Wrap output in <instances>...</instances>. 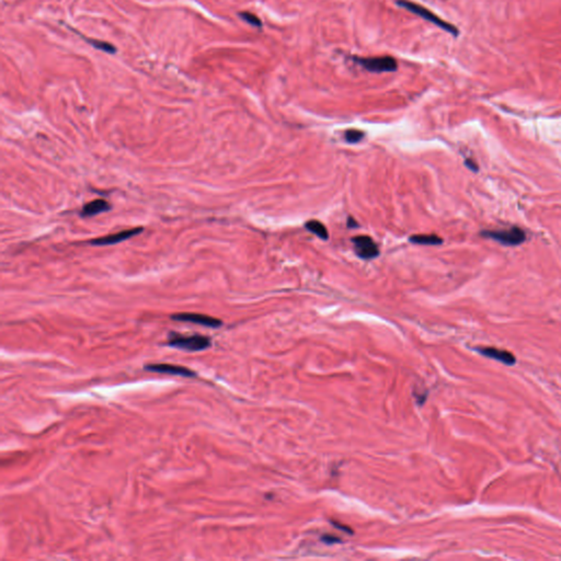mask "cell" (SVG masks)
<instances>
[{
    "instance_id": "cell-16",
    "label": "cell",
    "mask_w": 561,
    "mask_h": 561,
    "mask_svg": "<svg viewBox=\"0 0 561 561\" xmlns=\"http://www.w3.org/2000/svg\"><path fill=\"white\" fill-rule=\"evenodd\" d=\"M465 164H466V166H467V167H468L469 169H471V170H473V171H477V170H478V167H477V166H476V163H475V162H474L473 160L466 159V161H465Z\"/></svg>"
},
{
    "instance_id": "cell-18",
    "label": "cell",
    "mask_w": 561,
    "mask_h": 561,
    "mask_svg": "<svg viewBox=\"0 0 561 561\" xmlns=\"http://www.w3.org/2000/svg\"><path fill=\"white\" fill-rule=\"evenodd\" d=\"M347 226H349V227H356L357 223L352 217H349V219H347Z\"/></svg>"
},
{
    "instance_id": "cell-11",
    "label": "cell",
    "mask_w": 561,
    "mask_h": 561,
    "mask_svg": "<svg viewBox=\"0 0 561 561\" xmlns=\"http://www.w3.org/2000/svg\"><path fill=\"white\" fill-rule=\"evenodd\" d=\"M305 227H306L310 233H313L314 235H316L317 237H319L320 239L322 240H328L329 238V233L326 228V226L321 222L318 221H309L305 225Z\"/></svg>"
},
{
    "instance_id": "cell-13",
    "label": "cell",
    "mask_w": 561,
    "mask_h": 561,
    "mask_svg": "<svg viewBox=\"0 0 561 561\" xmlns=\"http://www.w3.org/2000/svg\"><path fill=\"white\" fill-rule=\"evenodd\" d=\"M82 38H83V36H82ZM83 39H84V41L88 42V43L91 46H94V47L98 48V50H100V51H103V52L109 53V54H115V52H117V47L113 46L112 44L108 43V42L94 40V39H86V38H83Z\"/></svg>"
},
{
    "instance_id": "cell-1",
    "label": "cell",
    "mask_w": 561,
    "mask_h": 561,
    "mask_svg": "<svg viewBox=\"0 0 561 561\" xmlns=\"http://www.w3.org/2000/svg\"><path fill=\"white\" fill-rule=\"evenodd\" d=\"M167 344L171 347L189 352H199L209 349L212 342L211 339L206 335L191 334L183 335L176 332H171L168 337Z\"/></svg>"
},
{
    "instance_id": "cell-2",
    "label": "cell",
    "mask_w": 561,
    "mask_h": 561,
    "mask_svg": "<svg viewBox=\"0 0 561 561\" xmlns=\"http://www.w3.org/2000/svg\"><path fill=\"white\" fill-rule=\"evenodd\" d=\"M397 5L402 8H405L406 10L412 12L413 15L421 17L425 21H429L433 24H435V26H437L438 28H441L442 30H444V31H446L454 36H457L459 33L458 29H457L455 26L444 21L440 17L436 16L435 14H433V12L430 11L428 8L423 7V6L412 3L410 0H398Z\"/></svg>"
},
{
    "instance_id": "cell-17",
    "label": "cell",
    "mask_w": 561,
    "mask_h": 561,
    "mask_svg": "<svg viewBox=\"0 0 561 561\" xmlns=\"http://www.w3.org/2000/svg\"><path fill=\"white\" fill-rule=\"evenodd\" d=\"M322 540L326 541L327 544H333V542H338V541H340L339 538H337V537H331V536H325V537L322 538Z\"/></svg>"
},
{
    "instance_id": "cell-7",
    "label": "cell",
    "mask_w": 561,
    "mask_h": 561,
    "mask_svg": "<svg viewBox=\"0 0 561 561\" xmlns=\"http://www.w3.org/2000/svg\"><path fill=\"white\" fill-rule=\"evenodd\" d=\"M143 230H144L143 227H136V228L122 230V231H120V233H117V234H112V235H108V236H105V237L96 238V239L90 240L89 243L92 246L117 245V243L125 241L127 239H130V238H132V237H135L139 234H142Z\"/></svg>"
},
{
    "instance_id": "cell-8",
    "label": "cell",
    "mask_w": 561,
    "mask_h": 561,
    "mask_svg": "<svg viewBox=\"0 0 561 561\" xmlns=\"http://www.w3.org/2000/svg\"><path fill=\"white\" fill-rule=\"evenodd\" d=\"M145 369L149 370V371H154V373L178 375V376H183V377L197 376V373H195V371H193V370H191L190 368L180 366V365H173V364H167V363L147 364V365H145Z\"/></svg>"
},
{
    "instance_id": "cell-6",
    "label": "cell",
    "mask_w": 561,
    "mask_h": 561,
    "mask_svg": "<svg viewBox=\"0 0 561 561\" xmlns=\"http://www.w3.org/2000/svg\"><path fill=\"white\" fill-rule=\"evenodd\" d=\"M352 241L354 243L356 254L361 259L370 260L376 258L380 254V250H378L377 245L368 236H357L352 238Z\"/></svg>"
},
{
    "instance_id": "cell-9",
    "label": "cell",
    "mask_w": 561,
    "mask_h": 561,
    "mask_svg": "<svg viewBox=\"0 0 561 561\" xmlns=\"http://www.w3.org/2000/svg\"><path fill=\"white\" fill-rule=\"evenodd\" d=\"M478 352L487 357L496 359V361L501 362L505 365H514L516 363V358L511 352L499 350L496 349V347H479Z\"/></svg>"
},
{
    "instance_id": "cell-5",
    "label": "cell",
    "mask_w": 561,
    "mask_h": 561,
    "mask_svg": "<svg viewBox=\"0 0 561 561\" xmlns=\"http://www.w3.org/2000/svg\"><path fill=\"white\" fill-rule=\"evenodd\" d=\"M171 319L175 321H182V322H191V324L200 325L207 328H219L223 322L214 317L202 315V314H193V313H180L174 314L171 316Z\"/></svg>"
},
{
    "instance_id": "cell-3",
    "label": "cell",
    "mask_w": 561,
    "mask_h": 561,
    "mask_svg": "<svg viewBox=\"0 0 561 561\" xmlns=\"http://www.w3.org/2000/svg\"><path fill=\"white\" fill-rule=\"evenodd\" d=\"M480 235L496 240L504 246H518L526 240L525 231L518 227H511L509 229L483 230Z\"/></svg>"
},
{
    "instance_id": "cell-14",
    "label": "cell",
    "mask_w": 561,
    "mask_h": 561,
    "mask_svg": "<svg viewBox=\"0 0 561 561\" xmlns=\"http://www.w3.org/2000/svg\"><path fill=\"white\" fill-rule=\"evenodd\" d=\"M239 16L243 21H246L247 23H249L250 26L255 27V28H261L262 27V21L260 20V18L255 16V15H253V14H251V12L243 11V12H240Z\"/></svg>"
},
{
    "instance_id": "cell-10",
    "label": "cell",
    "mask_w": 561,
    "mask_h": 561,
    "mask_svg": "<svg viewBox=\"0 0 561 561\" xmlns=\"http://www.w3.org/2000/svg\"><path fill=\"white\" fill-rule=\"evenodd\" d=\"M110 210H111V205H110L106 200L97 199L83 205V207L80 211V215L82 217H92L101 214V213L108 212Z\"/></svg>"
},
{
    "instance_id": "cell-4",
    "label": "cell",
    "mask_w": 561,
    "mask_h": 561,
    "mask_svg": "<svg viewBox=\"0 0 561 561\" xmlns=\"http://www.w3.org/2000/svg\"><path fill=\"white\" fill-rule=\"evenodd\" d=\"M354 62L361 65L363 68L370 72H393L398 68L397 60L392 56H375V57H354Z\"/></svg>"
},
{
    "instance_id": "cell-12",
    "label": "cell",
    "mask_w": 561,
    "mask_h": 561,
    "mask_svg": "<svg viewBox=\"0 0 561 561\" xmlns=\"http://www.w3.org/2000/svg\"><path fill=\"white\" fill-rule=\"evenodd\" d=\"M410 242L418 243V245H441L443 240L436 235H414L410 237Z\"/></svg>"
},
{
    "instance_id": "cell-15",
    "label": "cell",
    "mask_w": 561,
    "mask_h": 561,
    "mask_svg": "<svg viewBox=\"0 0 561 561\" xmlns=\"http://www.w3.org/2000/svg\"><path fill=\"white\" fill-rule=\"evenodd\" d=\"M363 137H364V133L362 131H358V130H349V131H346V133H345V139L350 144L358 143Z\"/></svg>"
}]
</instances>
